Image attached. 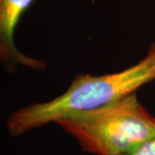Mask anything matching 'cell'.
Instances as JSON below:
<instances>
[{"label": "cell", "mask_w": 155, "mask_h": 155, "mask_svg": "<svg viewBox=\"0 0 155 155\" xmlns=\"http://www.w3.org/2000/svg\"><path fill=\"white\" fill-rule=\"evenodd\" d=\"M155 79V41L138 63L120 72L99 76L78 74L67 91L48 102L34 104L12 112L7 119L11 136L84 111L91 110L122 99Z\"/></svg>", "instance_id": "1"}, {"label": "cell", "mask_w": 155, "mask_h": 155, "mask_svg": "<svg viewBox=\"0 0 155 155\" xmlns=\"http://www.w3.org/2000/svg\"><path fill=\"white\" fill-rule=\"evenodd\" d=\"M94 155H127L155 137V117L136 93L107 105L69 116L56 122Z\"/></svg>", "instance_id": "2"}, {"label": "cell", "mask_w": 155, "mask_h": 155, "mask_svg": "<svg viewBox=\"0 0 155 155\" xmlns=\"http://www.w3.org/2000/svg\"><path fill=\"white\" fill-rule=\"evenodd\" d=\"M35 0H0V59L5 71L13 72L17 65L41 71L46 63L24 55L14 41V34L22 15Z\"/></svg>", "instance_id": "3"}, {"label": "cell", "mask_w": 155, "mask_h": 155, "mask_svg": "<svg viewBox=\"0 0 155 155\" xmlns=\"http://www.w3.org/2000/svg\"><path fill=\"white\" fill-rule=\"evenodd\" d=\"M127 155H155V137L150 139L137 149Z\"/></svg>", "instance_id": "4"}]
</instances>
